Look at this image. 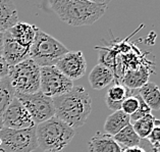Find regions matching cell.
<instances>
[{"mask_svg":"<svg viewBox=\"0 0 160 152\" xmlns=\"http://www.w3.org/2000/svg\"><path fill=\"white\" fill-rule=\"evenodd\" d=\"M35 126L36 124L28 109L17 97H14L3 114V128L22 130Z\"/></svg>","mask_w":160,"mask_h":152,"instance_id":"9c48e42d","label":"cell"},{"mask_svg":"<svg viewBox=\"0 0 160 152\" xmlns=\"http://www.w3.org/2000/svg\"><path fill=\"white\" fill-rule=\"evenodd\" d=\"M38 30L39 28L35 25L25 22H18L7 31L15 41L25 47L30 48L36 39Z\"/></svg>","mask_w":160,"mask_h":152,"instance_id":"7c38bea8","label":"cell"},{"mask_svg":"<svg viewBox=\"0 0 160 152\" xmlns=\"http://www.w3.org/2000/svg\"><path fill=\"white\" fill-rule=\"evenodd\" d=\"M38 147L36 126L22 130H0V152H32Z\"/></svg>","mask_w":160,"mask_h":152,"instance_id":"8992f818","label":"cell"},{"mask_svg":"<svg viewBox=\"0 0 160 152\" xmlns=\"http://www.w3.org/2000/svg\"><path fill=\"white\" fill-rule=\"evenodd\" d=\"M152 150H153V152H160V145L157 146V147L152 148Z\"/></svg>","mask_w":160,"mask_h":152,"instance_id":"f546056e","label":"cell"},{"mask_svg":"<svg viewBox=\"0 0 160 152\" xmlns=\"http://www.w3.org/2000/svg\"><path fill=\"white\" fill-rule=\"evenodd\" d=\"M138 94L148 104L151 110L160 109V88L153 82H147L138 89Z\"/></svg>","mask_w":160,"mask_h":152,"instance_id":"ac0fdd59","label":"cell"},{"mask_svg":"<svg viewBox=\"0 0 160 152\" xmlns=\"http://www.w3.org/2000/svg\"><path fill=\"white\" fill-rule=\"evenodd\" d=\"M122 152H146V150L140 146H134L128 148H122Z\"/></svg>","mask_w":160,"mask_h":152,"instance_id":"4316f807","label":"cell"},{"mask_svg":"<svg viewBox=\"0 0 160 152\" xmlns=\"http://www.w3.org/2000/svg\"><path fill=\"white\" fill-rule=\"evenodd\" d=\"M15 97V91L8 77L0 80V130L3 128V114Z\"/></svg>","mask_w":160,"mask_h":152,"instance_id":"d6986e66","label":"cell"},{"mask_svg":"<svg viewBox=\"0 0 160 152\" xmlns=\"http://www.w3.org/2000/svg\"><path fill=\"white\" fill-rule=\"evenodd\" d=\"M130 124L131 116L128 114H124L122 109L113 111L111 114L107 116L106 120H105L104 132L106 134L114 136Z\"/></svg>","mask_w":160,"mask_h":152,"instance_id":"2e32d148","label":"cell"},{"mask_svg":"<svg viewBox=\"0 0 160 152\" xmlns=\"http://www.w3.org/2000/svg\"><path fill=\"white\" fill-rule=\"evenodd\" d=\"M137 97H138V99H139V107H138V109L136 110L135 114H132L131 115V124L151 114V108L148 106V104L143 100V98L138 93H137Z\"/></svg>","mask_w":160,"mask_h":152,"instance_id":"cb8c5ba5","label":"cell"},{"mask_svg":"<svg viewBox=\"0 0 160 152\" xmlns=\"http://www.w3.org/2000/svg\"><path fill=\"white\" fill-rule=\"evenodd\" d=\"M57 119L73 129L83 127L92 111V99L83 86H73L69 92L54 97Z\"/></svg>","mask_w":160,"mask_h":152,"instance_id":"6da1fadb","label":"cell"},{"mask_svg":"<svg viewBox=\"0 0 160 152\" xmlns=\"http://www.w3.org/2000/svg\"><path fill=\"white\" fill-rule=\"evenodd\" d=\"M155 116L153 114H148L144 118L140 119L136 122L132 123V128L140 138L142 139H147L148 136L150 135L155 124Z\"/></svg>","mask_w":160,"mask_h":152,"instance_id":"7402d4cb","label":"cell"},{"mask_svg":"<svg viewBox=\"0 0 160 152\" xmlns=\"http://www.w3.org/2000/svg\"><path fill=\"white\" fill-rule=\"evenodd\" d=\"M132 89L127 86L116 83L109 87L106 94H105V103L109 109L113 111L119 110L122 108V104L124 99L132 95Z\"/></svg>","mask_w":160,"mask_h":152,"instance_id":"9a60e30c","label":"cell"},{"mask_svg":"<svg viewBox=\"0 0 160 152\" xmlns=\"http://www.w3.org/2000/svg\"><path fill=\"white\" fill-rule=\"evenodd\" d=\"M89 1L98 3V4H103V5H108L111 2V0H89Z\"/></svg>","mask_w":160,"mask_h":152,"instance_id":"f1b7e54d","label":"cell"},{"mask_svg":"<svg viewBox=\"0 0 160 152\" xmlns=\"http://www.w3.org/2000/svg\"><path fill=\"white\" fill-rule=\"evenodd\" d=\"M15 97L28 109L35 124H39L55 115L53 98L38 91L33 94L15 93Z\"/></svg>","mask_w":160,"mask_h":152,"instance_id":"52a82bcc","label":"cell"},{"mask_svg":"<svg viewBox=\"0 0 160 152\" xmlns=\"http://www.w3.org/2000/svg\"><path fill=\"white\" fill-rule=\"evenodd\" d=\"M40 68L32 58L9 67L8 78L15 93L33 94L40 91Z\"/></svg>","mask_w":160,"mask_h":152,"instance_id":"5b68a950","label":"cell"},{"mask_svg":"<svg viewBox=\"0 0 160 152\" xmlns=\"http://www.w3.org/2000/svg\"><path fill=\"white\" fill-rule=\"evenodd\" d=\"M40 73V91L51 98L65 94L73 87V81L62 73L56 65L42 67Z\"/></svg>","mask_w":160,"mask_h":152,"instance_id":"ba28073f","label":"cell"},{"mask_svg":"<svg viewBox=\"0 0 160 152\" xmlns=\"http://www.w3.org/2000/svg\"><path fill=\"white\" fill-rule=\"evenodd\" d=\"M147 140L151 144L152 148L160 145V119H155V124L150 135L147 137Z\"/></svg>","mask_w":160,"mask_h":152,"instance_id":"d4e9b609","label":"cell"},{"mask_svg":"<svg viewBox=\"0 0 160 152\" xmlns=\"http://www.w3.org/2000/svg\"><path fill=\"white\" fill-rule=\"evenodd\" d=\"M9 65L7 64L6 60L3 56H0V80L5 77H8Z\"/></svg>","mask_w":160,"mask_h":152,"instance_id":"484cf974","label":"cell"},{"mask_svg":"<svg viewBox=\"0 0 160 152\" xmlns=\"http://www.w3.org/2000/svg\"><path fill=\"white\" fill-rule=\"evenodd\" d=\"M43 152H52V151H43Z\"/></svg>","mask_w":160,"mask_h":152,"instance_id":"1f68e13d","label":"cell"},{"mask_svg":"<svg viewBox=\"0 0 160 152\" xmlns=\"http://www.w3.org/2000/svg\"><path fill=\"white\" fill-rule=\"evenodd\" d=\"M0 32H4V31L2 30V28H1V27H0Z\"/></svg>","mask_w":160,"mask_h":152,"instance_id":"4dcf8cb0","label":"cell"},{"mask_svg":"<svg viewBox=\"0 0 160 152\" xmlns=\"http://www.w3.org/2000/svg\"><path fill=\"white\" fill-rule=\"evenodd\" d=\"M149 72L146 68H132L126 73V75L122 78V82L124 86H127L130 89H139L143 85H145L148 82L149 78Z\"/></svg>","mask_w":160,"mask_h":152,"instance_id":"ffe728a7","label":"cell"},{"mask_svg":"<svg viewBox=\"0 0 160 152\" xmlns=\"http://www.w3.org/2000/svg\"><path fill=\"white\" fill-rule=\"evenodd\" d=\"M114 80V72L103 63H98L93 68L89 75V83L95 90H102L108 87Z\"/></svg>","mask_w":160,"mask_h":152,"instance_id":"5bb4252c","label":"cell"},{"mask_svg":"<svg viewBox=\"0 0 160 152\" xmlns=\"http://www.w3.org/2000/svg\"><path fill=\"white\" fill-rule=\"evenodd\" d=\"M7 64L12 67L30 58V48L25 47L11 37L8 31L4 32L3 38V54Z\"/></svg>","mask_w":160,"mask_h":152,"instance_id":"8fae6325","label":"cell"},{"mask_svg":"<svg viewBox=\"0 0 160 152\" xmlns=\"http://www.w3.org/2000/svg\"><path fill=\"white\" fill-rule=\"evenodd\" d=\"M113 138L122 148L139 146L140 142H141V138L135 132L132 124L123 128L122 131L113 136Z\"/></svg>","mask_w":160,"mask_h":152,"instance_id":"44dd1931","label":"cell"},{"mask_svg":"<svg viewBox=\"0 0 160 152\" xmlns=\"http://www.w3.org/2000/svg\"><path fill=\"white\" fill-rule=\"evenodd\" d=\"M3 38H4V32H0V56L3 54Z\"/></svg>","mask_w":160,"mask_h":152,"instance_id":"83f0119b","label":"cell"},{"mask_svg":"<svg viewBox=\"0 0 160 152\" xmlns=\"http://www.w3.org/2000/svg\"><path fill=\"white\" fill-rule=\"evenodd\" d=\"M69 50L57 39L39 29L34 43L30 47V58L40 68L55 65Z\"/></svg>","mask_w":160,"mask_h":152,"instance_id":"277c9868","label":"cell"},{"mask_svg":"<svg viewBox=\"0 0 160 152\" xmlns=\"http://www.w3.org/2000/svg\"><path fill=\"white\" fill-rule=\"evenodd\" d=\"M38 146L43 151L60 152L68 146L76 136V129L56 116L36 126Z\"/></svg>","mask_w":160,"mask_h":152,"instance_id":"3957f363","label":"cell"},{"mask_svg":"<svg viewBox=\"0 0 160 152\" xmlns=\"http://www.w3.org/2000/svg\"><path fill=\"white\" fill-rule=\"evenodd\" d=\"M139 107V99L137 97V94H132L128 97H127L124 101L122 104V109L124 114H127L128 115H132V114H135L136 110L138 109Z\"/></svg>","mask_w":160,"mask_h":152,"instance_id":"603a6c76","label":"cell"},{"mask_svg":"<svg viewBox=\"0 0 160 152\" xmlns=\"http://www.w3.org/2000/svg\"><path fill=\"white\" fill-rule=\"evenodd\" d=\"M90 152H122V147L113 138V136L97 132L89 141Z\"/></svg>","mask_w":160,"mask_h":152,"instance_id":"4fadbf2b","label":"cell"},{"mask_svg":"<svg viewBox=\"0 0 160 152\" xmlns=\"http://www.w3.org/2000/svg\"><path fill=\"white\" fill-rule=\"evenodd\" d=\"M55 65L62 73L72 81L84 77L87 69V62L82 51H68Z\"/></svg>","mask_w":160,"mask_h":152,"instance_id":"30bf717a","label":"cell"},{"mask_svg":"<svg viewBox=\"0 0 160 152\" xmlns=\"http://www.w3.org/2000/svg\"><path fill=\"white\" fill-rule=\"evenodd\" d=\"M51 9L72 27L92 26L106 13L107 5L89 0H49Z\"/></svg>","mask_w":160,"mask_h":152,"instance_id":"7a4b0ae2","label":"cell"},{"mask_svg":"<svg viewBox=\"0 0 160 152\" xmlns=\"http://www.w3.org/2000/svg\"><path fill=\"white\" fill-rule=\"evenodd\" d=\"M18 22V13L11 0H0V27L7 31Z\"/></svg>","mask_w":160,"mask_h":152,"instance_id":"e0dca14e","label":"cell"}]
</instances>
